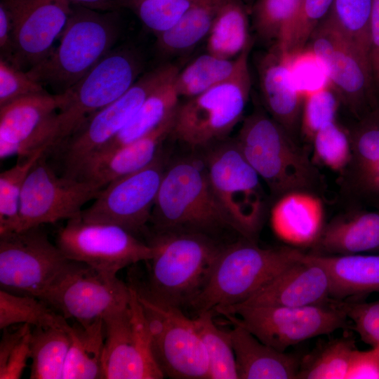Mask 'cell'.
<instances>
[{"label":"cell","instance_id":"obj_25","mask_svg":"<svg viewBox=\"0 0 379 379\" xmlns=\"http://www.w3.org/2000/svg\"><path fill=\"white\" fill-rule=\"evenodd\" d=\"M230 331L239 379L297 378L302 357L261 342L243 326Z\"/></svg>","mask_w":379,"mask_h":379},{"label":"cell","instance_id":"obj_20","mask_svg":"<svg viewBox=\"0 0 379 379\" xmlns=\"http://www.w3.org/2000/svg\"><path fill=\"white\" fill-rule=\"evenodd\" d=\"M12 25L15 66L29 70L53 49L72 11L68 0H0Z\"/></svg>","mask_w":379,"mask_h":379},{"label":"cell","instance_id":"obj_12","mask_svg":"<svg viewBox=\"0 0 379 379\" xmlns=\"http://www.w3.org/2000/svg\"><path fill=\"white\" fill-rule=\"evenodd\" d=\"M55 244L67 259L112 276L127 266L150 260L155 253L154 246L119 226L88 222L80 216L59 228Z\"/></svg>","mask_w":379,"mask_h":379},{"label":"cell","instance_id":"obj_42","mask_svg":"<svg viewBox=\"0 0 379 379\" xmlns=\"http://www.w3.org/2000/svg\"><path fill=\"white\" fill-rule=\"evenodd\" d=\"M340 104L331 84L303 98L300 131L306 141L311 142L319 130L336 120Z\"/></svg>","mask_w":379,"mask_h":379},{"label":"cell","instance_id":"obj_40","mask_svg":"<svg viewBox=\"0 0 379 379\" xmlns=\"http://www.w3.org/2000/svg\"><path fill=\"white\" fill-rule=\"evenodd\" d=\"M334 0H300L280 43L274 46L281 53L305 48L319 25L329 13Z\"/></svg>","mask_w":379,"mask_h":379},{"label":"cell","instance_id":"obj_29","mask_svg":"<svg viewBox=\"0 0 379 379\" xmlns=\"http://www.w3.org/2000/svg\"><path fill=\"white\" fill-rule=\"evenodd\" d=\"M69 347L63 379L103 378L102 355L105 340L103 318L81 324H68Z\"/></svg>","mask_w":379,"mask_h":379},{"label":"cell","instance_id":"obj_23","mask_svg":"<svg viewBox=\"0 0 379 379\" xmlns=\"http://www.w3.org/2000/svg\"><path fill=\"white\" fill-rule=\"evenodd\" d=\"M318 194L293 191L277 199L270 211L275 235L294 248L312 247L324 227V206Z\"/></svg>","mask_w":379,"mask_h":379},{"label":"cell","instance_id":"obj_4","mask_svg":"<svg viewBox=\"0 0 379 379\" xmlns=\"http://www.w3.org/2000/svg\"><path fill=\"white\" fill-rule=\"evenodd\" d=\"M115 14L72 4L58 46L27 74L55 93L70 89L114 48L120 32Z\"/></svg>","mask_w":379,"mask_h":379},{"label":"cell","instance_id":"obj_36","mask_svg":"<svg viewBox=\"0 0 379 379\" xmlns=\"http://www.w3.org/2000/svg\"><path fill=\"white\" fill-rule=\"evenodd\" d=\"M372 1L334 0L329 13L324 19L370 63Z\"/></svg>","mask_w":379,"mask_h":379},{"label":"cell","instance_id":"obj_43","mask_svg":"<svg viewBox=\"0 0 379 379\" xmlns=\"http://www.w3.org/2000/svg\"><path fill=\"white\" fill-rule=\"evenodd\" d=\"M281 54L292 81L303 98L330 84L323 60L309 46L291 53Z\"/></svg>","mask_w":379,"mask_h":379},{"label":"cell","instance_id":"obj_37","mask_svg":"<svg viewBox=\"0 0 379 379\" xmlns=\"http://www.w3.org/2000/svg\"><path fill=\"white\" fill-rule=\"evenodd\" d=\"M194 321L206 352L208 379H239L230 331L215 325L211 310L198 312Z\"/></svg>","mask_w":379,"mask_h":379},{"label":"cell","instance_id":"obj_51","mask_svg":"<svg viewBox=\"0 0 379 379\" xmlns=\"http://www.w3.org/2000/svg\"><path fill=\"white\" fill-rule=\"evenodd\" d=\"M0 58L15 66V44L10 17L0 4Z\"/></svg>","mask_w":379,"mask_h":379},{"label":"cell","instance_id":"obj_15","mask_svg":"<svg viewBox=\"0 0 379 379\" xmlns=\"http://www.w3.org/2000/svg\"><path fill=\"white\" fill-rule=\"evenodd\" d=\"M129 287L131 298L128 306L103 317V378H164L152 353L144 310L135 289L131 284Z\"/></svg>","mask_w":379,"mask_h":379},{"label":"cell","instance_id":"obj_35","mask_svg":"<svg viewBox=\"0 0 379 379\" xmlns=\"http://www.w3.org/2000/svg\"><path fill=\"white\" fill-rule=\"evenodd\" d=\"M354 340L348 335L319 344L302 357L298 379H347Z\"/></svg>","mask_w":379,"mask_h":379},{"label":"cell","instance_id":"obj_50","mask_svg":"<svg viewBox=\"0 0 379 379\" xmlns=\"http://www.w3.org/2000/svg\"><path fill=\"white\" fill-rule=\"evenodd\" d=\"M370 60L377 91L379 92V0H373L370 18Z\"/></svg>","mask_w":379,"mask_h":379},{"label":"cell","instance_id":"obj_10","mask_svg":"<svg viewBox=\"0 0 379 379\" xmlns=\"http://www.w3.org/2000/svg\"><path fill=\"white\" fill-rule=\"evenodd\" d=\"M69 261L41 226L0 234L1 289L41 299Z\"/></svg>","mask_w":379,"mask_h":379},{"label":"cell","instance_id":"obj_45","mask_svg":"<svg viewBox=\"0 0 379 379\" xmlns=\"http://www.w3.org/2000/svg\"><path fill=\"white\" fill-rule=\"evenodd\" d=\"M32 328L23 324L15 330L3 329L0 341V379H19L31 357Z\"/></svg>","mask_w":379,"mask_h":379},{"label":"cell","instance_id":"obj_18","mask_svg":"<svg viewBox=\"0 0 379 379\" xmlns=\"http://www.w3.org/2000/svg\"><path fill=\"white\" fill-rule=\"evenodd\" d=\"M309 46L323 60L340 102L358 119L375 105L377 91L370 62L324 20Z\"/></svg>","mask_w":379,"mask_h":379},{"label":"cell","instance_id":"obj_24","mask_svg":"<svg viewBox=\"0 0 379 379\" xmlns=\"http://www.w3.org/2000/svg\"><path fill=\"white\" fill-rule=\"evenodd\" d=\"M259 75L267 113L296 139L303 97L292 81L283 55L275 47L262 58Z\"/></svg>","mask_w":379,"mask_h":379},{"label":"cell","instance_id":"obj_33","mask_svg":"<svg viewBox=\"0 0 379 379\" xmlns=\"http://www.w3.org/2000/svg\"><path fill=\"white\" fill-rule=\"evenodd\" d=\"M67 325L34 327L32 330L31 379H63V371L70 343L66 331Z\"/></svg>","mask_w":379,"mask_h":379},{"label":"cell","instance_id":"obj_5","mask_svg":"<svg viewBox=\"0 0 379 379\" xmlns=\"http://www.w3.org/2000/svg\"><path fill=\"white\" fill-rule=\"evenodd\" d=\"M302 253L290 246L260 248L242 237L225 244L191 307L198 313L243 303Z\"/></svg>","mask_w":379,"mask_h":379},{"label":"cell","instance_id":"obj_44","mask_svg":"<svg viewBox=\"0 0 379 379\" xmlns=\"http://www.w3.org/2000/svg\"><path fill=\"white\" fill-rule=\"evenodd\" d=\"M300 1L297 0H258L253 7L256 32L264 40L277 46L293 16Z\"/></svg>","mask_w":379,"mask_h":379},{"label":"cell","instance_id":"obj_7","mask_svg":"<svg viewBox=\"0 0 379 379\" xmlns=\"http://www.w3.org/2000/svg\"><path fill=\"white\" fill-rule=\"evenodd\" d=\"M251 49L230 79L178 105L171 135L192 149H206L226 139L242 117L249 98Z\"/></svg>","mask_w":379,"mask_h":379},{"label":"cell","instance_id":"obj_8","mask_svg":"<svg viewBox=\"0 0 379 379\" xmlns=\"http://www.w3.org/2000/svg\"><path fill=\"white\" fill-rule=\"evenodd\" d=\"M239 324L261 342L281 352L306 340L350 326L344 312L330 302L305 307L251 305L220 307L213 312Z\"/></svg>","mask_w":379,"mask_h":379},{"label":"cell","instance_id":"obj_53","mask_svg":"<svg viewBox=\"0 0 379 379\" xmlns=\"http://www.w3.org/2000/svg\"><path fill=\"white\" fill-rule=\"evenodd\" d=\"M297 1H300V0H297Z\"/></svg>","mask_w":379,"mask_h":379},{"label":"cell","instance_id":"obj_47","mask_svg":"<svg viewBox=\"0 0 379 379\" xmlns=\"http://www.w3.org/2000/svg\"><path fill=\"white\" fill-rule=\"evenodd\" d=\"M330 302L353 323L352 328L363 342L371 347L379 345V299L366 302L331 298Z\"/></svg>","mask_w":379,"mask_h":379},{"label":"cell","instance_id":"obj_17","mask_svg":"<svg viewBox=\"0 0 379 379\" xmlns=\"http://www.w3.org/2000/svg\"><path fill=\"white\" fill-rule=\"evenodd\" d=\"M44 153L25 182L20 201L18 230L79 218L83 206L102 189L67 175H59Z\"/></svg>","mask_w":379,"mask_h":379},{"label":"cell","instance_id":"obj_21","mask_svg":"<svg viewBox=\"0 0 379 379\" xmlns=\"http://www.w3.org/2000/svg\"><path fill=\"white\" fill-rule=\"evenodd\" d=\"M331 288L326 268L302 253L243 303L286 307L326 305L331 299Z\"/></svg>","mask_w":379,"mask_h":379},{"label":"cell","instance_id":"obj_28","mask_svg":"<svg viewBox=\"0 0 379 379\" xmlns=\"http://www.w3.org/2000/svg\"><path fill=\"white\" fill-rule=\"evenodd\" d=\"M308 254L328 270L331 298L345 300L379 293V254Z\"/></svg>","mask_w":379,"mask_h":379},{"label":"cell","instance_id":"obj_2","mask_svg":"<svg viewBox=\"0 0 379 379\" xmlns=\"http://www.w3.org/2000/svg\"><path fill=\"white\" fill-rule=\"evenodd\" d=\"M235 141L274 198L322 190L323 176L307 151L265 111L256 109L244 119Z\"/></svg>","mask_w":379,"mask_h":379},{"label":"cell","instance_id":"obj_3","mask_svg":"<svg viewBox=\"0 0 379 379\" xmlns=\"http://www.w3.org/2000/svg\"><path fill=\"white\" fill-rule=\"evenodd\" d=\"M149 224L152 234L194 232L217 238L224 230H233L202 157L182 158L166 166Z\"/></svg>","mask_w":379,"mask_h":379},{"label":"cell","instance_id":"obj_6","mask_svg":"<svg viewBox=\"0 0 379 379\" xmlns=\"http://www.w3.org/2000/svg\"><path fill=\"white\" fill-rule=\"evenodd\" d=\"M215 197L233 231L256 243L267 209L261 179L235 140H224L202 157Z\"/></svg>","mask_w":379,"mask_h":379},{"label":"cell","instance_id":"obj_30","mask_svg":"<svg viewBox=\"0 0 379 379\" xmlns=\"http://www.w3.org/2000/svg\"><path fill=\"white\" fill-rule=\"evenodd\" d=\"M178 72L156 88L129 123L97 153L113 149L146 135L175 113L180 98L175 86V79Z\"/></svg>","mask_w":379,"mask_h":379},{"label":"cell","instance_id":"obj_49","mask_svg":"<svg viewBox=\"0 0 379 379\" xmlns=\"http://www.w3.org/2000/svg\"><path fill=\"white\" fill-rule=\"evenodd\" d=\"M347 379H379V345L353 352Z\"/></svg>","mask_w":379,"mask_h":379},{"label":"cell","instance_id":"obj_13","mask_svg":"<svg viewBox=\"0 0 379 379\" xmlns=\"http://www.w3.org/2000/svg\"><path fill=\"white\" fill-rule=\"evenodd\" d=\"M178 71L165 65L147 72L119 98L88 118L55 149H60L65 174L77 168L101 150L129 123L149 94Z\"/></svg>","mask_w":379,"mask_h":379},{"label":"cell","instance_id":"obj_31","mask_svg":"<svg viewBox=\"0 0 379 379\" xmlns=\"http://www.w3.org/2000/svg\"><path fill=\"white\" fill-rule=\"evenodd\" d=\"M248 19L241 0H226L220 7L207 39V51L232 59L252 44Z\"/></svg>","mask_w":379,"mask_h":379},{"label":"cell","instance_id":"obj_34","mask_svg":"<svg viewBox=\"0 0 379 379\" xmlns=\"http://www.w3.org/2000/svg\"><path fill=\"white\" fill-rule=\"evenodd\" d=\"M226 0H197L170 29L158 34V45L165 51L189 49L208 36L215 18Z\"/></svg>","mask_w":379,"mask_h":379},{"label":"cell","instance_id":"obj_16","mask_svg":"<svg viewBox=\"0 0 379 379\" xmlns=\"http://www.w3.org/2000/svg\"><path fill=\"white\" fill-rule=\"evenodd\" d=\"M163 149L147 166L108 183L82 210L85 221L119 226L134 235L147 232L152 210L167 166Z\"/></svg>","mask_w":379,"mask_h":379},{"label":"cell","instance_id":"obj_54","mask_svg":"<svg viewBox=\"0 0 379 379\" xmlns=\"http://www.w3.org/2000/svg\"><path fill=\"white\" fill-rule=\"evenodd\" d=\"M241 1H244V0H241Z\"/></svg>","mask_w":379,"mask_h":379},{"label":"cell","instance_id":"obj_39","mask_svg":"<svg viewBox=\"0 0 379 379\" xmlns=\"http://www.w3.org/2000/svg\"><path fill=\"white\" fill-rule=\"evenodd\" d=\"M48 148L44 147L22 158L0 173V234L17 231L20 201L26 178L37 160Z\"/></svg>","mask_w":379,"mask_h":379},{"label":"cell","instance_id":"obj_26","mask_svg":"<svg viewBox=\"0 0 379 379\" xmlns=\"http://www.w3.org/2000/svg\"><path fill=\"white\" fill-rule=\"evenodd\" d=\"M310 253L346 255L379 251V211H350L324 225Z\"/></svg>","mask_w":379,"mask_h":379},{"label":"cell","instance_id":"obj_1","mask_svg":"<svg viewBox=\"0 0 379 379\" xmlns=\"http://www.w3.org/2000/svg\"><path fill=\"white\" fill-rule=\"evenodd\" d=\"M147 243L154 246L155 253L145 261L144 281L130 284L154 302L191 307L225 244L217 238L194 232L152 234Z\"/></svg>","mask_w":379,"mask_h":379},{"label":"cell","instance_id":"obj_27","mask_svg":"<svg viewBox=\"0 0 379 379\" xmlns=\"http://www.w3.org/2000/svg\"><path fill=\"white\" fill-rule=\"evenodd\" d=\"M359 121L349 130L351 157L340 173L341 189L347 195L366 188L379 190V107Z\"/></svg>","mask_w":379,"mask_h":379},{"label":"cell","instance_id":"obj_32","mask_svg":"<svg viewBox=\"0 0 379 379\" xmlns=\"http://www.w3.org/2000/svg\"><path fill=\"white\" fill-rule=\"evenodd\" d=\"M248 45L235 58H223L207 53L178 72L175 86L180 97L190 98L228 80L238 70Z\"/></svg>","mask_w":379,"mask_h":379},{"label":"cell","instance_id":"obj_11","mask_svg":"<svg viewBox=\"0 0 379 379\" xmlns=\"http://www.w3.org/2000/svg\"><path fill=\"white\" fill-rule=\"evenodd\" d=\"M137 294L147 319L152 353L164 378L208 379V358L194 319L181 308Z\"/></svg>","mask_w":379,"mask_h":379},{"label":"cell","instance_id":"obj_22","mask_svg":"<svg viewBox=\"0 0 379 379\" xmlns=\"http://www.w3.org/2000/svg\"><path fill=\"white\" fill-rule=\"evenodd\" d=\"M175 113L146 135L113 149L95 154L70 176L102 189L114 180L147 166L157 157L163 142L171 135Z\"/></svg>","mask_w":379,"mask_h":379},{"label":"cell","instance_id":"obj_9","mask_svg":"<svg viewBox=\"0 0 379 379\" xmlns=\"http://www.w3.org/2000/svg\"><path fill=\"white\" fill-rule=\"evenodd\" d=\"M141 61L128 48H114L69 89V99L56 116L52 150L91 116L122 96L138 79Z\"/></svg>","mask_w":379,"mask_h":379},{"label":"cell","instance_id":"obj_38","mask_svg":"<svg viewBox=\"0 0 379 379\" xmlns=\"http://www.w3.org/2000/svg\"><path fill=\"white\" fill-rule=\"evenodd\" d=\"M67 321L46 302L28 295L0 289V328L15 324L34 327L65 326Z\"/></svg>","mask_w":379,"mask_h":379},{"label":"cell","instance_id":"obj_14","mask_svg":"<svg viewBox=\"0 0 379 379\" xmlns=\"http://www.w3.org/2000/svg\"><path fill=\"white\" fill-rule=\"evenodd\" d=\"M129 285L117 276L70 260L41 300L65 319L91 322L128 306Z\"/></svg>","mask_w":379,"mask_h":379},{"label":"cell","instance_id":"obj_52","mask_svg":"<svg viewBox=\"0 0 379 379\" xmlns=\"http://www.w3.org/2000/svg\"><path fill=\"white\" fill-rule=\"evenodd\" d=\"M71 4L102 11H114L119 0H68Z\"/></svg>","mask_w":379,"mask_h":379},{"label":"cell","instance_id":"obj_48","mask_svg":"<svg viewBox=\"0 0 379 379\" xmlns=\"http://www.w3.org/2000/svg\"><path fill=\"white\" fill-rule=\"evenodd\" d=\"M47 92L27 72L0 58V107L22 97Z\"/></svg>","mask_w":379,"mask_h":379},{"label":"cell","instance_id":"obj_46","mask_svg":"<svg viewBox=\"0 0 379 379\" xmlns=\"http://www.w3.org/2000/svg\"><path fill=\"white\" fill-rule=\"evenodd\" d=\"M197 0H125L157 35L172 28Z\"/></svg>","mask_w":379,"mask_h":379},{"label":"cell","instance_id":"obj_41","mask_svg":"<svg viewBox=\"0 0 379 379\" xmlns=\"http://www.w3.org/2000/svg\"><path fill=\"white\" fill-rule=\"evenodd\" d=\"M315 161L340 173L351 157L350 131L335 120L319 130L311 142Z\"/></svg>","mask_w":379,"mask_h":379},{"label":"cell","instance_id":"obj_19","mask_svg":"<svg viewBox=\"0 0 379 379\" xmlns=\"http://www.w3.org/2000/svg\"><path fill=\"white\" fill-rule=\"evenodd\" d=\"M69 99V92H48L20 98L0 107V158L27 157L53 147L56 116Z\"/></svg>","mask_w":379,"mask_h":379}]
</instances>
